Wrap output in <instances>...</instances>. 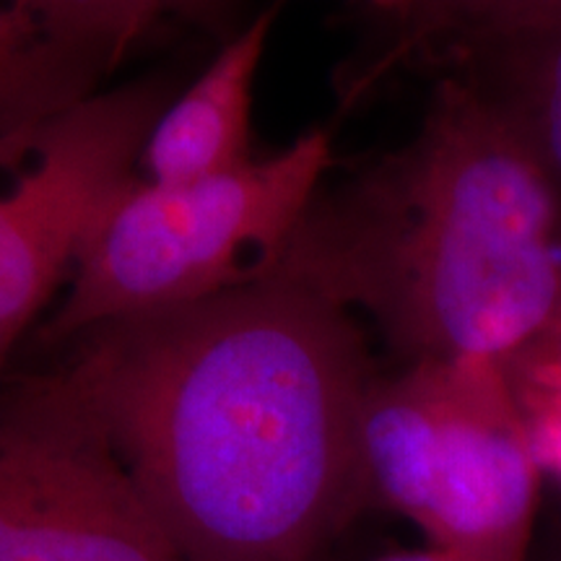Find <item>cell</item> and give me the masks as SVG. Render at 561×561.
<instances>
[{"label":"cell","instance_id":"cell-11","mask_svg":"<svg viewBox=\"0 0 561 561\" xmlns=\"http://www.w3.org/2000/svg\"><path fill=\"white\" fill-rule=\"evenodd\" d=\"M53 30L115 70L170 24H208L231 0H30Z\"/></svg>","mask_w":561,"mask_h":561},{"label":"cell","instance_id":"cell-3","mask_svg":"<svg viewBox=\"0 0 561 561\" xmlns=\"http://www.w3.org/2000/svg\"><path fill=\"white\" fill-rule=\"evenodd\" d=\"M333 167L314 128L271 157L187 182L130 178L81 244L39 341L60 348L91 328L178 310L265 276Z\"/></svg>","mask_w":561,"mask_h":561},{"label":"cell","instance_id":"cell-2","mask_svg":"<svg viewBox=\"0 0 561 561\" xmlns=\"http://www.w3.org/2000/svg\"><path fill=\"white\" fill-rule=\"evenodd\" d=\"M273 271L367 314L403 364L507 367L561 318V191L479 83L442 73L416 133L322 185Z\"/></svg>","mask_w":561,"mask_h":561},{"label":"cell","instance_id":"cell-6","mask_svg":"<svg viewBox=\"0 0 561 561\" xmlns=\"http://www.w3.org/2000/svg\"><path fill=\"white\" fill-rule=\"evenodd\" d=\"M167 102L161 79L130 81L0 146V380L68 286L96 216L138 174L144 140Z\"/></svg>","mask_w":561,"mask_h":561},{"label":"cell","instance_id":"cell-4","mask_svg":"<svg viewBox=\"0 0 561 561\" xmlns=\"http://www.w3.org/2000/svg\"><path fill=\"white\" fill-rule=\"evenodd\" d=\"M359 455L367 507L396 512L466 561H528L546 476L500 362L377 371Z\"/></svg>","mask_w":561,"mask_h":561},{"label":"cell","instance_id":"cell-9","mask_svg":"<svg viewBox=\"0 0 561 561\" xmlns=\"http://www.w3.org/2000/svg\"><path fill=\"white\" fill-rule=\"evenodd\" d=\"M559 11L561 0H411L398 16L382 21L375 53L351 76L343 100H359L388 73L403 68L445 73L489 42Z\"/></svg>","mask_w":561,"mask_h":561},{"label":"cell","instance_id":"cell-1","mask_svg":"<svg viewBox=\"0 0 561 561\" xmlns=\"http://www.w3.org/2000/svg\"><path fill=\"white\" fill-rule=\"evenodd\" d=\"M66 362L182 561H318L367 507L359 320L268 271L81 333Z\"/></svg>","mask_w":561,"mask_h":561},{"label":"cell","instance_id":"cell-5","mask_svg":"<svg viewBox=\"0 0 561 561\" xmlns=\"http://www.w3.org/2000/svg\"><path fill=\"white\" fill-rule=\"evenodd\" d=\"M0 561H182L60 364L0 380Z\"/></svg>","mask_w":561,"mask_h":561},{"label":"cell","instance_id":"cell-10","mask_svg":"<svg viewBox=\"0 0 561 561\" xmlns=\"http://www.w3.org/2000/svg\"><path fill=\"white\" fill-rule=\"evenodd\" d=\"M445 73L479 83L507 112L561 191V11L489 42Z\"/></svg>","mask_w":561,"mask_h":561},{"label":"cell","instance_id":"cell-12","mask_svg":"<svg viewBox=\"0 0 561 561\" xmlns=\"http://www.w3.org/2000/svg\"><path fill=\"white\" fill-rule=\"evenodd\" d=\"M533 447L561 437V318L507 367Z\"/></svg>","mask_w":561,"mask_h":561},{"label":"cell","instance_id":"cell-13","mask_svg":"<svg viewBox=\"0 0 561 561\" xmlns=\"http://www.w3.org/2000/svg\"><path fill=\"white\" fill-rule=\"evenodd\" d=\"M375 561H466L455 553H447L442 549H434V546L426 543L424 549H401V551H390L377 557Z\"/></svg>","mask_w":561,"mask_h":561},{"label":"cell","instance_id":"cell-8","mask_svg":"<svg viewBox=\"0 0 561 561\" xmlns=\"http://www.w3.org/2000/svg\"><path fill=\"white\" fill-rule=\"evenodd\" d=\"M107 73V62L53 30L30 0H0V146L100 94Z\"/></svg>","mask_w":561,"mask_h":561},{"label":"cell","instance_id":"cell-7","mask_svg":"<svg viewBox=\"0 0 561 561\" xmlns=\"http://www.w3.org/2000/svg\"><path fill=\"white\" fill-rule=\"evenodd\" d=\"M276 16L271 5L229 34L198 79L164 104L140 149L138 178L187 182L252 159V94Z\"/></svg>","mask_w":561,"mask_h":561},{"label":"cell","instance_id":"cell-14","mask_svg":"<svg viewBox=\"0 0 561 561\" xmlns=\"http://www.w3.org/2000/svg\"><path fill=\"white\" fill-rule=\"evenodd\" d=\"M362 3L367 5V9L375 13L377 19L388 21L392 16H398V13H401L405 5L411 3V0H362Z\"/></svg>","mask_w":561,"mask_h":561}]
</instances>
